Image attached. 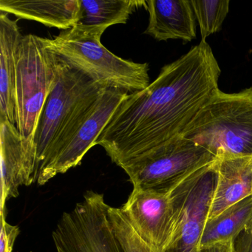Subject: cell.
Masks as SVG:
<instances>
[{"label": "cell", "mask_w": 252, "mask_h": 252, "mask_svg": "<svg viewBox=\"0 0 252 252\" xmlns=\"http://www.w3.org/2000/svg\"><path fill=\"white\" fill-rule=\"evenodd\" d=\"M221 70L211 47L201 40L176 61L163 66L142 91L119 104L95 145L113 163L124 164L181 135L219 91Z\"/></svg>", "instance_id": "obj_1"}, {"label": "cell", "mask_w": 252, "mask_h": 252, "mask_svg": "<svg viewBox=\"0 0 252 252\" xmlns=\"http://www.w3.org/2000/svg\"><path fill=\"white\" fill-rule=\"evenodd\" d=\"M181 135L215 156L252 158V88L234 94L217 91Z\"/></svg>", "instance_id": "obj_2"}, {"label": "cell", "mask_w": 252, "mask_h": 252, "mask_svg": "<svg viewBox=\"0 0 252 252\" xmlns=\"http://www.w3.org/2000/svg\"><path fill=\"white\" fill-rule=\"evenodd\" d=\"M101 35L72 28L49 39L51 49L70 66L103 88H116L129 94L150 85L149 64L123 60L101 42Z\"/></svg>", "instance_id": "obj_3"}, {"label": "cell", "mask_w": 252, "mask_h": 252, "mask_svg": "<svg viewBox=\"0 0 252 252\" xmlns=\"http://www.w3.org/2000/svg\"><path fill=\"white\" fill-rule=\"evenodd\" d=\"M62 57L51 49L49 39L23 36L16 63V126L26 138H35L41 113L55 88Z\"/></svg>", "instance_id": "obj_4"}, {"label": "cell", "mask_w": 252, "mask_h": 252, "mask_svg": "<svg viewBox=\"0 0 252 252\" xmlns=\"http://www.w3.org/2000/svg\"><path fill=\"white\" fill-rule=\"evenodd\" d=\"M127 91L105 88L69 126L41 164L37 184L45 185L54 177L80 164L86 153L95 145L103 129L114 114Z\"/></svg>", "instance_id": "obj_5"}, {"label": "cell", "mask_w": 252, "mask_h": 252, "mask_svg": "<svg viewBox=\"0 0 252 252\" xmlns=\"http://www.w3.org/2000/svg\"><path fill=\"white\" fill-rule=\"evenodd\" d=\"M215 156L182 135L124 164L133 188L170 191Z\"/></svg>", "instance_id": "obj_6"}, {"label": "cell", "mask_w": 252, "mask_h": 252, "mask_svg": "<svg viewBox=\"0 0 252 252\" xmlns=\"http://www.w3.org/2000/svg\"><path fill=\"white\" fill-rule=\"evenodd\" d=\"M104 89L62 58L58 82L47 98L35 134L38 173L47 155L71 121Z\"/></svg>", "instance_id": "obj_7"}, {"label": "cell", "mask_w": 252, "mask_h": 252, "mask_svg": "<svg viewBox=\"0 0 252 252\" xmlns=\"http://www.w3.org/2000/svg\"><path fill=\"white\" fill-rule=\"evenodd\" d=\"M214 161L193 172L171 190L175 223L172 240L164 252H200V240L216 185Z\"/></svg>", "instance_id": "obj_8"}, {"label": "cell", "mask_w": 252, "mask_h": 252, "mask_svg": "<svg viewBox=\"0 0 252 252\" xmlns=\"http://www.w3.org/2000/svg\"><path fill=\"white\" fill-rule=\"evenodd\" d=\"M109 206L104 194L87 191L53 231L57 252H125L109 220Z\"/></svg>", "instance_id": "obj_9"}, {"label": "cell", "mask_w": 252, "mask_h": 252, "mask_svg": "<svg viewBox=\"0 0 252 252\" xmlns=\"http://www.w3.org/2000/svg\"><path fill=\"white\" fill-rule=\"evenodd\" d=\"M135 232L156 252H164L174 231L170 191L133 188L121 208Z\"/></svg>", "instance_id": "obj_10"}, {"label": "cell", "mask_w": 252, "mask_h": 252, "mask_svg": "<svg viewBox=\"0 0 252 252\" xmlns=\"http://www.w3.org/2000/svg\"><path fill=\"white\" fill-rule=\"evenodd\" d=\"M1 144V213L5 203L20 194L23 186L37 181V147L35 138L23 136L9 120L0 117Z\"/></svg>", "instance_id": "obj_11"}, {"label": "cell", "mask_w": 252, "mask_h": 252, "mask_svg": "<svg viewBox=\"0 0 252 252\" xmlns=\"http://www.w3.org/2000/svg\"><path fill=\"white\" fill-rule=\"evenodd\" d=\"M214 163L217 181L208 220L252 196V158L219 153Z\"/></svg>", "instance_id": "obj_12"}, {"label": "cell", "mask_w": 252, "mask_h": 252, "mask_svg": "<svg viewBox=\"0 0 252 252\" xmlns=\"http://www.w3.org/2000/svg\"><path fill=\"white\" fill-rule=\"evenodd\" d=\"M146 10L149 23L144 33L156 40L181 39L189 42L196 38V17L191 1L150 0Z\"/></svg>", "instance_id": "obj_13"}, {"label": "cell", "mask_w": 252, "mask_h": 252, "mask_svg": "<svg viewBox=\"0 0 252 252\" xmlns=\"http://www.w3.org/2000/svg\"><path fill=\"white\" fill-rule=\"evenodd\" d=\"M22 35L17 20L0 11V117L16 125V63Z\"/></svg>", "instance_id": "obj_14"}, {"label": "cell", "mask_w": 252, "mask_h": 252, "mask_svg": "<svg viewBox=\"0 0 252 252\" xmlns=\"http://www.w3.org/2000/svg\"><path fill=\"white\" fill-rule=\"evenodd\" d=\"M80 0H0V11L50 28L69 30L76 25Z\"/></svg>", "instance_id": "obj_15"}, {"label": "cell", "mask_w": 252, "mask_h": 252, "mask_svg": "<svg viewBox=\"0 0 252 252\" xmlns=\"http://www.w3.org/2000/svg\"><path fill=\"white\" fill-rule=\"evenodd\" d=\"M147 1L140 0H80L77 21L73 28L101 35L110 26L126 24L131 14Z\"/></svg>", "instance_id": "obj_16"}, {"label": "cell", "mask_w": 252, "mask_h": 252, "mask_svg": "<svg viewBox=\"0 0 252 252\" xmlns=\"http://www.w3.org/2000/svg\"><path fill=\"white\" fill-rule=\"evenodd\" d=\"M252 223V196L240 200L208 220L202 234L200 250L218 243L234 241Z\"/></svg>", "instance_id": "obj_17"}, {"label": "cell", "mask_w": 252, "mask_h": 252, "mask_svg": "<svg viewBox=\"0 0 252 252\" xmlns=\"http://www.w3.org/2000/svg\"><path fill=\"white\" fill-rule=\"evenodd\" d=\"M202 40L220 32L229 11V0H191Z\"/></svg>", "instance_id": "obj_18"}, {"label": "cell", "mask_w": 252, "mask_h": 252, "mask_svg": "<svg viewBox=\"0 0 252 252\" xmlns=\"http://www.w3.org/2000/svg\"><path fill=\"white\" fill-rule=\"evenodd\" d=\"M108 218L114 234L125 252H156L135 232L121 208L109 206Z\"/></svg>", "instance_id": "obj_19"}, {"label": "cell", "mask_w": 252, "mask_h": 252, "mask_svg": "<svg viewBox=\"0 0 252 252\" xmlns=\"http://www.w3.org/2000/svg\"><path fill=\"white\" fill-rule=\"evenodd\" d=\"M6 212L1 213V234H0V252H13L14 243L20 233V228L6 221Z\"/></svg>", "instance_id": "obj_20"}, {"label": "cell", "mask_w": 252, "mask_h": 252, "mask_svg": "<svg viewBox=\"0 0 252 252\" xmlns=\"http://www.w3.org/2000/svg\"><path fill=\"white\" fill-rule=\"evenodd\" d=\"M234 252H252V223L234 240Z\"/></svg>", "instance_id": "obj_21"}, {"label": "cell", "mask_w": 252, "mask_h": 252, "mask_svg": "<svg viewBox=\"0 0 252 252\" xmlns=\"http://www.w3.org/2000/svg\"><path fill=\"white\" fill-rule=\"evenodd\" d=\"M200 252H234V241L218 243L202 249Z\"/></svg>", "instance_id": "obj_22"}]
</instances>
